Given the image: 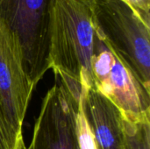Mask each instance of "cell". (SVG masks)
<instances>
[{"mask_svg":"<svg viewBox=\"0 0 150 149\" xmlns=\"http://www.w3.org/2000/svg\"><path fill=\"white\" fill-rule=\"evenodd\" d=\"M94 6L83 0H51L49 9L50 69L61 79L78 84L83 95L94 88Z\"/></svg>","mask_w":150,"mask_h":149,"instance_id":"1","label":"cell"},{"mask_svg":"<svg viewBox=\"0 0 150 149\" xmlns=\"http://www.w3.org/2000/svg\"><path fill=\"white\" fill-rule=\"evenodd\" d=\"M94 11L101 36L150 93V25L125 0H105Z\"/></svg>","mask_w":150,"mask_h":149,"instance_id":"2","label":"cell"},{"mask_svg":"<svg viewBox=\"0 0 150 149\" xmlns=\"http://www.w3.org/2000/svg\"><path fill=\"white\" fill-rule=\"evenodd\" d=\"M51 0H1L0 18L16 35L26 74L34 87L50 69L48 57Z\"/></svg>","mask_w":150,"mask_h":149,"instance_id":"3","label":"cell"},{"mask_svg":"<svg viewBox=\"0 0 150 149\" xmlns=\"http://www.w3.org/2000/svg\"><path fill=\"white\" fill-rule=\"evenodd\" d=\"M91 70L94 89L110 99L120 109L124 119L132 121L150 119V93L98 29Z\"/></svg>","mask_w":150,"mask_h":149,"instance_id":"4","label":"cell"},{"mask_svg":"<svg viewBox=\"0 0 150 149\" xmlns=\"http://www.w3.org/2000/svg\"><path fill=\"white\" fill-rule=\"evenodd\" d=\"M34 89L20 44L0 18V111L16 149H26L22 128Z\"/></svg>","mask_w":150,"mask_h":149,"instance_id":"5","label":"cell"},{"mask_svg":"<svg viewBox=\"0 0 150 149\" xmlns=\"http://www.w3.org/2000/svg\"><path fill=\"white\" fill-rule=\"evenodd\" d=\"M55 76L54 84L42 99L27 149H80L76 136L79 102Z\"/></svg>","mask_w":150,"mask_h":149,"instance_id":"6","label":"cell"},{"mask_svg":"<svg viewBox=\"0 0 150 149\" xmlns=\"http://www.w3.org/2000/svg\"><path fill=\"white\" fill-rule=\"evenodd\" d=\"M81 105L97 149H125L123 115L120 109L94 88L83 95Z\"/></svg>","mask_w":150,"mask_h":149,"instance_id":"7","label":"cell"},{"mask_svg":"<svg viewBox=\"0 0 150 149\" xmlns=\"http://www.w3.org/2000/svg\"><path fill=\"white\" fill-rule=\"evenodd\" d=\"M125 149H150V119L132 121L124 119Z\"/></svg>","mask_w":150,"mask_h":149,"instance_id":"8","label":"cell"},{"mask_svg":"<svg viewBox=\"0 0 150 149\" xmlns=\"http://www.w3.org/2000/svg\"><path fill=\"white\" fill-rule=\"evenodd\" d=\"M0 149H16L4 124L0 111Z\"/></svg>","mask_w":150,"mask_h":149,"instance_id":"9","label":"cell"},{"mask_svg":"<svg viewBox=\"0 0 150 149\" xmlns=\"http://www.w3.org/2000/svg\"><path fill=\"white\" fill-rule=\"evenodd\" d=\"M83 1H85V2H87V3H91V4H98V3H100V2H103V1H105V0H83Z\"/></svg>","mask_w":150,"mask_h":149,"instance_id":"10","label":"cell"},{"mask_svg":"<svg viewBox=\"0 0 150 149\" xmlns=\"http://www.w3.org/2000/svg\"><path fill=\"white\" fill-rule=\"evenodd\" d=\"M26 149H27V148H26Z\"/></svg>","mask_w":150,"mask_h":149,"instance_id":"11","label":"cell"},{"mask_svg":"<svg viewBox=\"0 0 150 149\" xmlns=\"http://www.w3.org/2000/svg\"><path fill=\"white\" fill-rule=\"evenodd\" d=\"M0 1H1V0H0Z\"/></svg>","mask_w":150,"mask_h":149,"instance_id":"12","label":"cell"}]
</instances>
